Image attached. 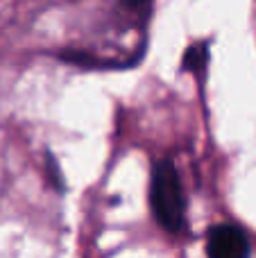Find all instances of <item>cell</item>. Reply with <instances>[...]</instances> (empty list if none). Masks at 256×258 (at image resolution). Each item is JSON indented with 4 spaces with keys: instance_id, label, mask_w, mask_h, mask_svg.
<instances>
[{
    "instance_id": "cell-1",
    "label": "cell",
    "mask_w": 256,
    "mask_h": 258,
    "mask_svg": "<svg viewBox=\"0 0 256 258\" xmlns=\"http://www.w3.org/2000/svg\"><path fill=\"white\" fill-rule=\"evenodd\" d=\"M150 209L163 231L181 233L186 229V197L172 159H159L152 165Z\"/></svg>"
},
{
    "instance_id": "cell-2",
    "label": "cell",
    "mask_w": 256,
    "mask_h": 258,
    "mask_svg": "<svg viewBox=\"0 0 256 258\" xmlns=\"http://www.w3.org/2000/svg\"><path fill=\"white\" fill-rule=\"evenodd\" d=\"M252 254L247 236L236 224H216L207 233V256L211 258H247Z\"/></svg>"
},
{
    "instance_id": "cell-3",
    "label": "cell",
    "mask_w": 256,
    "mask_h": 258,
    "mask_svg": "<svg viewBox=\"0 0 256 258\" xmlns=\"http://www.w3.org/2000/svg\"><path fill=\"white\" fill-rule=\"evenodd\" d=\"M209 59H211V52H209V41H198V43L188 45L181 57L179 71L181 73H190L195 77H204L209 66Z\"/></svg>"
},
{
    "instance_id": "cell-4",
    "label": "cell",
    "mask_w": 256,
    "mask_h": 258,
    "mask_svg": "<svg viewBox=\"0 0 256 258\" xmlns=\"http://www.w3.org/2000/svg\"><path fill=\"white\" fill-rule=\"evenodd\" d=\"M45 172H48L50 186H52L54 190L57 192L66 190V179H63V172H61V168H59V161L54 159L50 152H45Z\"/></svg>"
},
{
    "instance_id": "cell-5",
    "label": "cell",
    "mask_w": 256,
    "mask_h": 258,
    "mask_svg": "<svg viewBox=\"0 0 256 258\" xmlns=\"http://www.w3.org/2000/svg\"><path fill=\"white\" fill-rule=\"evenodd\" d=\"M148 3H152V0H120V5H125V7H141Z\"/></svg>"
}]
</instances>
